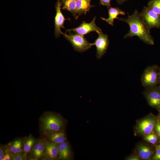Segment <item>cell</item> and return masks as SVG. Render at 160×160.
<instances>
[{"instance_id":"1","label":"cell","mask_w":160,"mask_h":160,"mask_svg":"<svg viewBox=\"0 0 160 160\" xmlns=\"http://www.w3.org/2000/svg\"><path fill=\"white\" fill-rule=\"evenodd\" d=\"M118 19L127 23L129 27V31L124 36V38L137 36L146 44H154L153 39L150 34V29L137 10H135L131 15H128L126 18H120Z\"/></svg>"},{"instance_id":"2","label":"cell","mask_w":160,"mask_h":160,"mask_svg":"<svg viewBox=\"0 0 160 160\" xmlns=\"http://www.w3.org/2000/svg\"><path fill=\"white\" fill-rule=\"evenodd\" d=\"M41 122L42 129L45 134L60 131L64 127L62 119L53 114L45 115L42 118Z\"/></svg>"},{"instance_id":"3","label":"cell","mask_w":160,"mask_h":160,"mask_svg":"<svg viewBox=\"0 0 160 160\" xmlns=\"http://www.w3.org/2000/svg\"><path fill=\"white\" fill-rule=\"evenodd\" d=\"M64 37L72 45L75 51L83 53L90 48L93 43L89 42L84 36L75 33H63Z\"/></svg>"},{"instance_id":"4","label":"cell","mask_w":160,"mask_h":160,"mask_svg":"<svg viewBox=\"0 0 160 160\" xmlns=\"http://www.w3.org/2000/svg\"><path fill=\"white\" fill-rule=\"evenodd\" d=\"M159 71L156 65H153L147 67L142 76L143 85L148 88L155 87L159 82Z\"/></svg>"},{"instance_id":"5","label":"cell","mask_w":160,"mask_h":160,"mask_svg":"<svg viewBox=\"0 0 160 160\" xmlns=\"http://www.w3.org/2000/svg\"><path fill=\"white\" fill-rule=\"evenodd\" d=\"M156 120L152 116H147L137 124L136 129L140 135H145L152 133L155 128Z\"/></svg>"},{"instance_id":"6","label":"cell","mask_w":160,"mask_h":160,"mask_svg":"<svg viewBox=\"0 0 160 160\" xmlns=\"http://www.w3.org/2000/svg\"><path fill=\"white\" fill-rule=\"evenodd\" d=\"M140 14L150 30L160 27V16L147 7H144Z\"/></svg>"},{"instance_id":"7","label":"cell","mask_w":160,"mask_h":160,"mask_svg":"<svg viewBox=\"0 0 160 160\" xmlns=\"http://www.w3.org/2000/svg\"><path fill=\"white\" fill-rule=\"evenodd\" d=\"M96 17L95 16L92 21L87 23L84 21L78 27L72 29H67L66 32H74L75 33L84 35L92 32H96L97 33L102 31L101 29L95 23Z\"/></svg>"},{"instance_id":"8","label":"cell","mask_w":160,"mask_h":160,"mask_svg":"<svg viewBox=\"0 0 160 160\" xmlns=\"http://www.w3.org/2000/svg\"><path fill=\"white\" fill-rule=\"evenodd\" d=\"M98 36L93 43L96 48V55L97 59H100L106 53L109 44V40L107 35L102 31L98 33Z\"/></svg>"},{"instance_id":"9","label":"cell","mask_w":160,"mask_h":160,"mask_svg":"<svg viewBox=\"0 0 160 160\" xmlns=\"http://www.w3.org/2000/svg\"><path fill=\"white\" fill-rule=\"evenodd\" d=\"M62 3L60 0H57L55 5L56 11L55 17V35L56 38L59 37L63 34L62 28H65L64 25L66 19L61 11Z\"/></svg>"},{"instance_id":"10","label":"cell","mask_w":160,"mask_h":160,"mask_svg":"<svg viewBox=\"0 0 160 160\" xmlns=\"http://www.w3.org/2000/svg\"><path fill=\"white\" fill-rule=\"evenodd\" d=\"M144 95L151 106L160 109V87L148 88Z\"/></svg>"},{"instance_id":"11","label":"cell","mask_w":160,"mask_h":160,"mask_svg":"<svg viewBox=\"0 0 160 160\" xmlns=\"http://www.w3.org/2000/svg\"><path fill=\"white\" fill-rule=\"evenodd\" d=\"M45 156L50 160L55 159L58 154L59 148L57 144L50 141H44Z\"/></svg>"},{"instance_id":"12","label":"cell","mask_w":160,"mask_h":160,"mask_svg":"<svg viewBox=\"0 0 160 160\" xmlns=\"http://www.w3.org/2000/svg\"><path fill=\"white\" fill-rule=\"evenodd\" d=\"M108 13L109 17L107 18L101 17V18L110 25H113L114 20L115 19H118L117 16L119 15H124L125 13L119 8L117 7H110L108 8Z\"/></svg>"},{"instance_id":"13","label":"cell","mask_w":160,"mask_h":160,"mask_svg":"<svg viewBox=\"0 0 160 160\" xmlns=\"http://www.w3.org/2000/svg\"><path fill=\"white\" fill-rule=\"evenodd\" d=\"M44 141H37L30 151L31 155L35 159H40L45 156Z\"/></svg>"},{"instance_id":"14","label":"cell","mask_w":160,"mask_h":160,"mask_svg":"<svg viewBox=\"0 0 160 160\" xmlns=\"http://www.w3.org/2000/svg\"><path fill=\"white\" fill-rule=\"evenodd\" d=\"M76 10L78 17L89 11L92 6L90 4V0H76Z\"/></svg>"},{"instance_id":"15","label":"cell","mask_w":160,"mask_h":160,"mask_svg":"<svg viewBox=\"0 0 160 160\" xmlns=\"http://www.w3.org/2000/svg\"><path fill=\"white\" fill-rule=\"evenodd\" d=\"M136 151L139 156L144 160L149 159L153 154V151L148 146L142 144L138 145Z\"/></svg>"},{"instance_id":"16","label":"cell","mask_w":160,"mask_h":160,"mask_svg":"<svg viewBox=\"0 0 160 160\" xmlns=\"http://www.w3.org/2000/svg\"><path fill=\"white\" fill-rule=\"evenodd\" d=\"M62 6V9L70 12L75 19L78 18L76 10V0H60Z\"/></svg>"},{"instance_id":"17","label":"cell","mask_w":160,"mask_h":160,"mask_svg":"<svg viewBox=\"0 0 160 160\" xmlns=\"http://www.w3.org/2000/svg\"><path fill=\"white\" fill-rule=\"evenodd\" d=\"M49 141L56 144H60L65 140V134L62 131H59L46 134Z\"/></svg>"},{"instance_id":"18","label":"cell","mask_w":160,"mask_h":160,"mask_svg":"<svg viewBox=\"0 0 160 160\" xmlns=\"http://www.w3.org/2000/svg\"><path fill=\"white\" fill-rule=\"evenodd\" d=\"M58 148V155L61 159L66 160L69 158L71 154V152L67 142L65 141L60 144Z\"/></svg>"},{"instance_id":"19","label":"cell","mask_w":160,"mask_h":160,"mask_svg":"<svg viewBox=\"0 0 160 160\" xmlns=\"http://www.w3.org/2000/svg\"><path fill=\"white\" fill-rule=\"evenodd\" d=\"M37 140L31 135H30L25 140L23 147L24 152L25 153L31 151Z\"/></svg>"},{"instance_id":"20","label":"cell","mask_w":160,"mask_h":160,"mask_svg":"<svg viewBox=\"0 0 160 160\" xmlns=\"http://www.w3.org/2000/svg\"><path fill=\"white\" fill-rule=\"evenodd\" d=\"M147 7L160 16V0H150Z\"/></svg>"},{"instance_id":"21","label":"cell","mask_w":160,"mask_h":160,"mask_svg":"<svg viewBox=\"0 0 160 160\" xmlns=\"http://www.w3.org/2000/svg\"><path fill=\"white\" fill-rule=\"evenodd\" d=\"M144 140L152 144H155L156 143L158 140V137L155 134L151 133L144 135Z\"/></svg>"},{"instance_id":"22","label":"cell","mask_w":160,"mask_h":160,"mask_svg":"<svg viewBox=\"0 0 160 160\" xmlns=\"http://www.w3.org/2000/svg\"><path fill=\"white\" fill-rule=\"evenodd\" d=\"M26 156L25 153L21 152L14 154L12 157L11 160H25Z\"/></svg>"},{"instance_id":"23","label":"cell","mask_w":160,"mask_h":160,"mask_svg":"<svg viewBox=\"0 0 160 160\" xmlns=\"http://www.w3.org/2000/svg\"><path fill=\"white\" fill-rule=\"evenodd\" d=\"M19 140H17L14 141L11 145L9 148L10 152L13 153H17V148Z\"/></svg>"},{"instance_id":"24","label":"cell","mask_w":160,"mask_h":160,"mask_svg":"<svg viewBox=\"0 0 160 160\" xmlns=\"http://www.w3.org/2000/svg\"><path fill=\"white\" fill-rule=\"evenodd\" d=\"M155 131L157 135L160 137V119L159 118L156 120Z\"/></svg>"},{"instance_id":"25","label":"cell","mask_w":160,"mask_h":160,"mask_svg":"<svg viewBox=\"0 0 160 160\" xmlns=\"http://www.w3.org/2000/svg\"><path fill=\"white\" fill-rule=\"evenodd\" d=\"M10 151L9 149L7 148L5 150V153L3 159V160H10L11 159Z\"/></svg>"},{"instance_id":"26","label":"cell","mask_w":160,"mask_h":160,"mask_svg":"<svg viewBox=\"0 0 160 160\" xmlns=\"http://www.w3.org/2000/svg\"><path fill=\"white\" fill-rule=\"evenodd\" d=\"M111 0H100V4L101 5L106 6L108 8L111 7Z\"/></svg>"},{"instance_id":"27","label":"cell","mask_w":160,"mask_h":160,"mask_svg":"<svg viewBox=\"0 0 160 160\" xmlns=\"http://www.w3.org/2000/svg\"><path fill=\"white\" fill-rule=\"evenodd\" d=\"M154 160H160V149L156 148V153L153 157Z\"/></svg>"},{"instance_id":"28","label":"cell","mask_w":160,"mask_h":160,"mask_svg":"<svg viewBox=\"0 0 160 160\" xmlns=\"http://www.w3.org/2000/svg\"><path fill=\"white\" fill-rule=\"evenodd\" d=\"M5 147L1 146L0 148V160H3L5 150Z\"/></svg>"},{"instance_id":"29","label":"cell","mask_w":160,"mask_h":160,"mask_svg":"<svg viewBox=\"0 0 160 160\" xmlns=\"http://www.w3.org/2000/svg\"><path fill=\"white\" fill-rule=\"evenodd\" d=\"M128 160H140L139 157L136 155L133 154L129 156L127 158Z\"/></svg>"},{"instance_id":"30","label":"cell","mask_w":160,"mask_h":160,"mask_svg":"<svg viewBox=\"0 0 160 160\" xmlns=\"http://www.w3.org/2000/svg\"><path fill=\"white\" fill-rule=\"evenodd\" d=\"M22 150V143L21 140H19L17 148V153L21 152Z\"/></svg>"},{"instance_id":"31","label":"cell","mask_w":160,"mask_h":160,"mask_svg":"<svg viewBox=\"0 0 160 160\" xmlns=\"http://www.w3.org/2000/svg\"><path fill=\"white\" fill-rule=\"evenodd\" d=\"M127 0H117L118 3L119 4H121L125 2Z\"/></svg>"},{"instance_id":"32","label":"cell","mask_w":160,"mask_h":160,"mask_svg":"<svg viewBox=\"0 0 160 160\" xmlns=\"http://www.w3.org/2000/svg\"><path fill=\"white\" fill-rule=\"evenodd\" d=\"M159 82L160 84V70L159 71Z\"/></svg>"},{"instance_id":"33","label":"cell","mask_w":160,"mask_h":160,"mask_svg":"<svg viewBox=\"0 0 160 160\" xmlns=\"http://www.w3.org/2000/svg\"><path fill=\"white\" fill-rule=\"evenodd\" d=\"M156 148L158 149H160V144L157 145Z\"/></svg>"},{"instance_id":"34","label":"cell","mask_w":160,"mask_h":160,"mask_svg":"<svg viewBox=\"0 0 160 160\" xmlns=\"http://www.w3.org/2000/svg\"></svg>"}]
</instances>
